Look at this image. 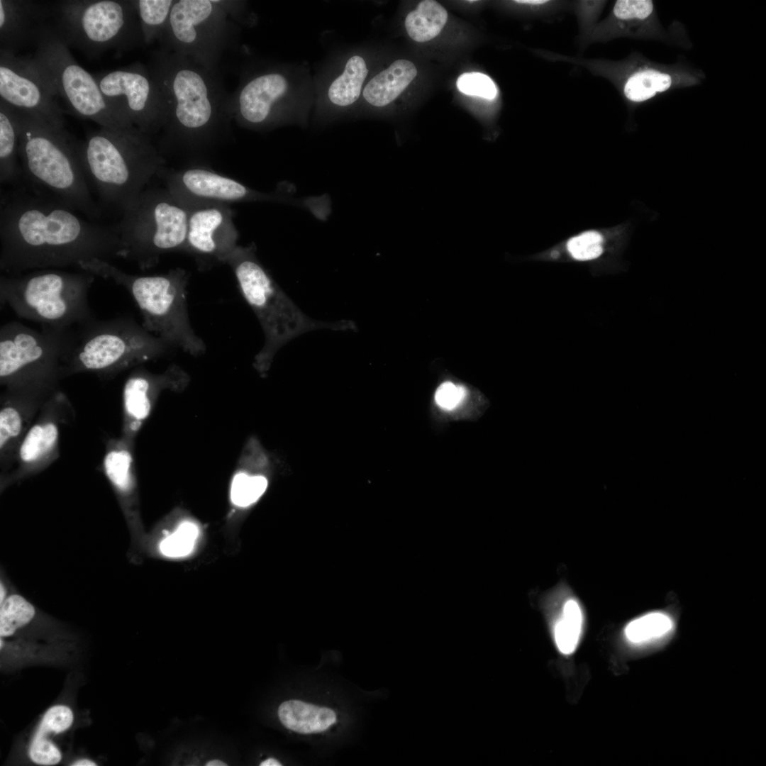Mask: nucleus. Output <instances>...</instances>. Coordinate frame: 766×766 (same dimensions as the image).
<instances>
[{
  "label": "nucleus",
  "mask_w": 766,
  "mask_h": 766,
  "mask_svg": "<svg viewBox=\"0 0 766 766\" xmlns=\"http://www.w3.org/2000/svg\"><path fill=\"white\" fill-rule=\"evenodd\" d=\"M0 270L6 274L28 270L78 267L81 262L119 257L115 227L85 220L50 198L11 192L1 196Z\"/></svg>",
  "instance_id": "obj_1"
},
{
  "label": "nucleus",
  "mask_w": 766,
  "mask_h": 766,
  "mask_svg": "<svg viewBox=\"0 0 766 766\" xmlns=\"http://www.w3.org/2000/svg\"><path fill=\"white\" fill-rule=\"evenodd\" d=\"M165 97L167 121L160 151L196 155L227 139L233 121L230 96L218 70L160 48L148 65Z\"/></svg>",
  "instance_id": "obj_2"
},
{
  "label": "nucleus",
  "mask_w": 766,
  "mask_h": 766,
  "mask_svg": "<svg viewBox=\"0 0 766 766\" xmlns=\"http://www.w3.org/2000/svg\"><path fill=\"white\" fill-rule=\"evenodd\" d=\"M77 148L86 177L101 201L122 213L165 169V160L151 137L135 126L100 127L84 141H77Z\"/></svg>",
  "instance_id": "obj_3"
},
{
  "label": "nucleus",
  "mask_w": 766,
  "mask_h": 766,
  "mask_svg": "<svg viewBox=\"0 0 766 766\" xmlns=\"http://www.w3.org/2000/svg\"><path fill=\"white\" fill-rule=\"evenodd\" d=\"M18 111L22 174L35 194L91 220L99 218L101 209L90 192L77 140L67 131H58L32 114Z\"/></svg>",
  "instance_id": "obj_4"
},
{
  "label": "nucleus",
  "mask_w": 766,
  "mask_h": 766,
  "mask_svg": "<svg viewBox=\"0 0 766 766\" xmlns=\"http://www.w3.org/2000/svg\"><path fill=\"white\" fill-rule=\"evenodd\" d=\"M223 264L231 268L241 295L263 331L265 343L254 362L261 374L268 370L279 350L299 335L319 329L345 331L356 328L350 320L326 322L306 315L260 262L254 243L238 245Z\"/></svg>",
  "instance_id": "obj_5"
},
{
  "label": "nucleus",
  "mask_w": 766,
  "mask_h": 766,
  "mask_svg": "<svg viewBox=\"0 0 766 766\" xmlns=\"http://www.w3.org/2000/svg\"><path fill=\"white\" fill-rule=\"evenodd\" d=\"M78 268L111 280L133 297L142 315V326L170 346L197 357L206 347L194 331L187 309L189 273L175 268L162 274L141 276L127 273L111 262L92 259Z\"/></svg>",
  "instance_id": "obj_6"
},
{
  "label": "nucleus",
  "mask_w": 766,
  "mask_h": 766,
  "mask_svg": "<svg viewBox=\"0 0 766 766\" xmlns=\"http://www.w3.org/2000/svg\"><path fill=\"white\" fill-rule=\"evenodd\" d=\"M172 348L131 318H94L69 330L63 372L65 377L89 372L110 379Z\"/></svg>",
  "instance_id": "obj_7"
},
{
  "label": "nucleus",
  "mask_w": 766,
  "mask_h": 766,
  "mask_svg": "<svg viewBox=\"0 0 766 766\" xmlns=\"http://www.w3.org/2000/svg\"><path fill=\"white\" fill-rule=\"evenodd\" d=\"M95 275L41 269L0 277L1 305L44 328L67 330L94 318L89 291Z\"/></svg>",
  "instance_id": "obj_8"
},
{
  "label": "nucleus",
  "mask_w": 766,
  "mask_h": 766,
  "mask_svg": "<svg viewBox=\"0 0 766 766\" xmlns=\"http://www.w3.org/2000/svg\"><path fill=\"white\" fill-rule=\"evenodd\" d=\"M187 218V206L167 188L145 189L115 227L121 245L118 257L145 270L156 265L166 253L184 252Z\"/></svg>",
  "instance_id": "obj_9"
},
{
  "label": "nucleus",
  "mask_w": 766,
  "mask_h": 766,
  "mask_svg": "<svg viewBox=\"0 0 766 766\" xmlns=\"http://www.w3.org/2000/svg\"><path fill=\"white\" fill-rule=\"evenodd\" d=\"M50 6L53 26L65 43L89 55L144 44L135 1L63 0Z\"/></svg>",
  "instance_id": "obj_10"
},
{
  "label": "nucleus",
  "mask_w": 766,
  "mask_h": 766,
  "mask_svg": "<svg viewBox=\"0 0 766 766\" xmlns=\"http://www.w3.org/2000/svg\"><path fill=\"white\" fill-rule=\"evenodd\" d=\"M239 4L219 0H175L160 48L217 70L223 52L235 43Z\"/></svg>",
  "instance_id": "obj_11"
},
{
  "label": "nucleus",
  "mask_w": 766,
  "mask_h": 766,
  "mask_svg": "<svg viewBox=\"0 0 766 766\" xmlns=\"http://www.w3.org/2000/svg\"><path fill=\"white\" fill-rule=\"evenodd\" d=\"M35 44L33 60L72 113L100 127L134 126L103 95L94 76L74 60L53 25L42 26Z\"/></svg>",
  "instance_id": "obj_12"
},
{
  "label": "nucleus",
  "mask_w": 766,
  "mask_h": 766,
  "mask_svg": "<svg viewBox=\"0 0 766 766\" xmlns=\"http://www.w3.org/2000/svg\"><path fill=\"white\" fill-rule=\"evenodd\" d=\"M67 330L36 331L13 321L0 328V385L40 380L61 382Z\"/></svg>",
  "instance_id": "obj_13"
},
{
  "label": "nucleus",
  "mask_w": 766,
  "mask_h": 766,
  "mask_svg": "<svg viewBox=\"0 0 766 766\" xmlns=\"http://www.w3.org/2000/svg\"><path fill=\"white\" fill-rule=\"evenodd\" d=\"M162 175L165 188L184 204L268 201L295 205L316 213L321 205L318 196L294 198L286 185L272 192L253 189L236 179L203 166H190L178 170H167Z\"/></svg>",
  "instance_id": "obj_14"
},
{
  "label": "nucleus",
  "mask_w": 766,
  "mask_h": 766,
  "mask_svg": "<svg viewBox=\"0 0 766 766\" xmlns=\"http://www.w3.org/2000/svg\"><path fill=\"white\" fill-rule=\"evenodd\" d=\"M94 76L103 95L133 126L150 137L162 131L166 103L148 66L135 62Z\"/></svg>",
  "instance_id": "obj_15"
},
{
  "label": "nucleus",
  "mask_w": 766,
  "mask_h": 766,
  "mask_svg": "<svg viewBox=\"0 0 766 766\" xmlns=\"http://www.w3.org/2000/svg\"><path fill=\"white\" fill-rule=\"evenodd\" d=\"M292 94V79L281 68L267 67L246 74L230 96L232 119L248 129L274 128L287 121L286 109Z\"/></svg>",
  "instance_id": "obj_16"
},
{
  "label": "nucleus",
  "mask_w": 766,
  "mask_h": 766,
  "mask_svg": "<svg viewBox=\"0 0 766 766\" xmlns=\"http://www.w3.org/2000/svg\"><path fill=\"white\" fill-rule=\"evenodd\" d=\"M74 416L72 402L59 389L40 409L18 447L11 470L0 479L1 492L12 484L43 472L58 459L62 429Z\"/></svg>",
  "instance_id": "obj_17"
},
{
  "label": "nucleus",
  "mask_w": 766,
  "mask_h": 766,
  "mask_svg": "<svg viewBox=\"0 0 766 766\" xmlns=\"http://www.w3.org/2000/svg\"><path fill=\"white\" fill-rule=\"evenodd\" d=\"M57 96L33 57L0 50L1 100L65 131V118Z\"/></svg>",
  "instance_id": "obj_18"
},
{
  "label": "nucleus",
  "mask_w": 766,
  "mask_h": 766,
  "mask_svg": "<svg viewBox=\"0 0 766 766\" xmlns=\"http://www.w3.org/2000/svg\"><path fill=\"white\" fill-rule=\"evenodd\" d=\"M60 382L40 380L3 388L0 396V479L11 470L18 447Z\"/></svg>",
  "instance_id": "obj_19"
},
{
  "label": "nucleus",
  "mask_w": 766,
  "mask_h": 766,
  "mask_svg": "<svg viewBox=\"0 0 766 766\" xmlns=\"http://www.w3.org/2000/svg\"><path fill=\"white\" fill-rule=\"evenodd\" d=\"M186 205L188 218L184 252L192 255L201 269L223 264L238 245L239 234L231 206L218 203Z\"/></svg>",
  "instance_id": "obj_20"
},
{
  "label": "nucleus",
  "mask_w": 766,
  "mask_h": 766,
  "mask_svg": "<svg viewBox=\"0 0 766 766\" xmlns=\"http://www.w3.org/2000/svg\"><path fill=\"white\" fill-rule=\"evenodd\" d=\"M624 98L634 104L650 101L675 89L701 84L704 72L685 60L665 64L637 55L616 70Z\"/></svg>",
  "instance_id": "obj_21"
},
{
  "label": "nucleus",
  "mask_w": 766,
  "mask_h": 766,
  "mask_svg": "<svg viewBox=\"0 0 766 766\" xmlns=\"http://www.w3.org/2000/svg\"><path fill=\"white\" fill-rule=\"evenodd\" d=\"M189 381L188 374L176 365H170L160 374L150 372L141 367L133 370L123 388L121 437L134 443L160 394L166 389L180 392Z\"/></svg>",
  "instance_id": "obj_22"
},
{
  "label": "nucleus",
  "mask_w": 766,
  "mask_h": 766,
  "mask_svg": "<svg viewBox=\"0 0 766 766\" xmlns=\"http://www.w3.org/2000/svg\"><path fill=\"white\" fill-rule=\"evenodd\" d=\"M606 28L609 38L626 36L657 40L684 49L692 46L684 26L679 22L669 28H665L651 0L616 1Z\"/></svg>",
  "instance_id": "obj_23"
},
{
  "label": "nucleus",
  "mask_w": 766,
  "mask_h": 766,
  "mask_svg": "<svg viewBox=\"0 0 766 766\" xmlns=\"http://www.w3.org/2000/svg\"><path fill=\"white\" fill-rule=\"evenodd\" d=\"M51 17L50 4L0 0V50L16 52L30 43Z\"/></svg>",
  "instance_id": "obj_24"
},
{
  "label": "nucleus",
  "mask_w": 766,
  "mask_h": 766,
  "mask_svg": "<svg viewBox=\"0 0 766 766\" xmlns=\"http://www.w3.org/2000/svg\"><path fill=\"white\" fill-rule=\"evenodd\" d=\"M133 444L121 436L109 438L101 465L126 519L132 524L138 519Z\"/></svg>",
  "instance_id": "obj_25"
},
{
  "label": "nucleus",
  "mask_w": 766,
  "mask_h": 766,
  "mask_svg": "<svg viewBox=\"0 0 766 766\" xmlns=\"http://www.w3.org/2000/svg\"><path fill=\"white\" fill-rule=\"evenodd\" d=\"M368 72L363 57L358 54L348 56L340 72L331 78L326 86V103L335 110L343 111L350 108L362 94Z\"/></svg>",
  "instance_id": "obj_26"
},
{
  "label": "nucleus",
  "mask_w": 766,
  "mask_h": 766,
  "mask_svg": "<svg viewBox=\"0 0 766 766\" xmlns=\"http://www.w3.org/2000/svg\"><path fill=\"white\" fill-rule=\"evenodd\" d=\"M417 74L413 62L399 59L373 77L364 87L362 97L374 107H384L396 99Z\"/></svg>",
  "instance_id": "obj_27"
},
{
  "label": "nucleus",
  "mask_w": 766,
  "mask_h": 766,
  "mask_svg": "<svg viewBox=\"0 0 766 766\" xmlns=\"http://www.w3.org/2000/svg\"><path fill=\"white\" fill-rule=\"evenodd\" d=\"M19 136L18 110L0 99L1 183H15L22 175L18 163Z\"/></svg>",
  "instance_id": "obj_28"
},
{
  "label": "nucleus",
  "mask_w": 766,
  "mask_h": 766,
  "mask_svg": "<svg viewBox=\"0 0 766 766\" xmlns=\"http://www.w3.org/2000/svg\"><path fill=\"white\" fill-rule=\"evenodd\" d=\"M278 716L288 729L301 734L321 733L336 721L335 712L299 700H289L280 704Z\"/></svg>",
  "instance_id": "obj_29"
},
{
  "label": "nucleus",
  "mask_w": 766,
  "mask_h": 766,
  "mask_svg": "<svg viewBox=\"0 0 766 766\" xmlns=\"http://www.w3.org/2000/svg\"><path fill=\"white\" fill-rule=\"evenodd\" d=\"M448 17L446 9L440 4L433 0H424L407 14L404 25L411 38L424 43L440 33Z\"/></svg>",
  "instance_id": "obj_30"
},
{
  "label": "nucleus",
  "mask_w": 766,
  "mask_h": 766,
  "mask_svg": "<svg viewBox=\"0 0 766 766\" xmlns=\"http://www.w3.org/2000/svg\"><path fill=\"white\" fill-rule=\"evenodd\" d=\"M584 617L579 604L568 599L562 606L554 627V639L558 650L568 655L576 650L582 633Z\"/></svg>",
  "instance_id": "obj_31"
},
{
  "label": "nucleus",
  "mask_w": 766,
  "mask_h": 766,
  "mask_svg": "<svg viewBox=\"0 0 766 766\" xmlns=\"http://www.w3.org/2000/svg\"><path fill=\"white\" fill-rule=\"evenodd\" d=\"M136 10L143 42L159 41L167 24L175 0H136Z\"/></svg>",
  "instance_id": "obj_32"
},
{
  "label": "nucleus",
  "mask_w": 766,
  "mask_h": 766,
  "mask_svg": "<svg viewBox=\"0 0 766 766\" xmlns=\"http://www.w3.org/2000/svg\"><path fill=\"white\" fill-rule=\"evenodd\" d=\"M35 614L34 606L13 589L0 602L1 638L12 636L18 629L29 623Z\"/></svg>",
  "instance_id": "obj_33"
},
{
  "label": "nucleus",
  "mask_w": 766,
  "mask_h": 766,
  "mask_svg": "<svg viewBox=\"0 0 766 766\" xmlns=\"http://www.w3.org/2000/svg\"><path fill=\"white\" fill-rule=\"evenodd\" d=\"M199 533V527L196 522L189 519L184 520L174 531L160 539L157 550L166 557H186L194 550Z\"/></svg>",
  "instance_id": "obj_34"
},
{
  "label": "nucleus",
  "mask_w": 766,
  "mask_h": 766,
  "mask_svg": "<svg viewBox=\"0 0 766 766\" xmlns=\"http://www.w3.org/2000/svg\"><path fill=\"white\" fill-rule=\"evenodd\" d=\"M672 627V621L667 614L651 612L629 622L624 634L630 643L638 645L663 636Z\"/></svg>",
  "instance_id": "obj_35"
},
{
  "label": "nucleus",
  "mask_w": 766,
  "mask_h": 766,
  "mask_svg": "<svg viewBox=\"0 0 766 766\" xmlns=\"http://www.w3.org/2000/svg\"><path fill=\"white\" fill-rule=\"evenodd\" d=\"M267 486V481L265 477L238 471L231 483V501L235 506L247 507L262 495Z\"/></svg>",
  "instance_id": "obj_36"
},
{
  "label": "nucleus",
  "mask_w": 766,
  "mask_h": 766,
  "mask_svg": "<svg viewBox=\"0 0 766 766\" xmlns=\"http://www.w3.org/2000/svg\"><path fill=\"white\" fill-rule=\"evenodd\" d=\"M605 237L598 231H584L570 238L566 243V250L571 258L578 261H590L599 258L604 251Z\"/></svg>",
  "instance_id": "obj_37"
},
{
  "label": "nucleus",
  "mask_w": 766,
  "mask_h": 766,
  "mask_svg": "<svg viewBox=\"0 0 766 766\" xmlns=\"http://www.w3.org/2000/svg\"><path fill=\"white\" fill-rule=\"evenodd\" d=\"M457 87L460 91L467 95L478 96L487 99H493L497 94V89L492 79L487 75L477 72H465L457 80Z\"/></svg>",
  "instance_id": "obj_38"
},
{
  "label": "nucleus",
  "mask_w": 766,
  "mask_h": 766,
  "mask_svg": "<svg viewBox=\"0 0 766 766\" xmlns=\"http://www.w3.org/2000/svg\"><path fill=\"white\" fill-rule=\"evenodd\" d=\"M73 718V713L69 707L63 705L52 706L45 714L35 735L47 736L50 733H61L71 726Z\"/></svg>",
  "instance_id": "obj_39"
},
{
  "label": "nucleus",
  "mask_w": 766,
  "mask_h": 766,
  "mask_svg": "<svg viewBox=\"0 0 766 766\" xmlns=\"http://www.w3.org/2000/svg\"><path fill=\"white\" fill-rule=\"evenodd\" d=\"M33 762L42 765H54L60 762L62 755L59 749L46 736L35 735L29 749Z\"/></svg>",
  "instance_id": "obj_40"
},
{
  "label": "nucleus",
  "mask_w": 766,
  "mask_h": 766,
  "mask_svg": "<svg viewBox=\"0 0 766 766\" xmlns=\"http://www.w3.org/2000/svg\"><path fill=\"white\" fill-rule=\"evenodd\" d=\"M466 389L450 382L441 384L435 394L436 404L443 409L451 410L457 406L465 398Z\"/></svg>",
  "instance_id": "obj_41"
},
{
  "label": "nucleus",
  "mask_w": 766,
  "mask_h": 766,
  "mask_svg": "<svg viewBox=\"0 0 766 766\" xmlns=\"http://www.w3.org/2000/svg\"><path fill=\"white\" fill-rule=\"evenodd\" d=\"M72 765H73V766H96V764L94 762L91 761V760H87V759H82V760H79L74 762Z\"/></svg>",
  "instance_id": "obj_42"
},
{
  "label": "nucleus",
  "mask_w": 766,
  "mask_h": 766,
  "mask_svg": "<svg viewBox=\"0 0 766 766\" xmlns=\"http://www.w3.org/2000/svg\"><path fill=\"white\" fill-rule=\"evenodd\" d=\"M260 766H281L282 764L276 759L270 757L266 760L262 762L260 764Z\"/></svg>",
  "instance_id": "obj_43"
},
{
  "label": "nucleus",
  "mask_w": 766,
  "mask_h": 766,
  "mask_svg": "<svg viewBox=\"0 0 766 766\" xmlns=\"http://www.w3.org/2000/svg\"><path fill=\"white\" fill-rule=\"evenodd\" d=\"M518 4H528V5H541L548 2V1H515Z\"/></svg>",
  "instance_id": "obj_44"
},
{
  "label": "nucleus",
  "mask_w": 766,
  "mask_h": 766,
  "mask_svg": "<svg viewBox=\"0 0 766 766\" xmlns=\"http://www.w3.org/2000/svg\"><path fill=\"white\" fill-rule=\"evenodd\" d=\"M206 766H226L227 765L224 762H223L221 760H213L209 761L206 764Z\"/></svg>",
  "instance_id": "obj_45"
}]
</instances>
